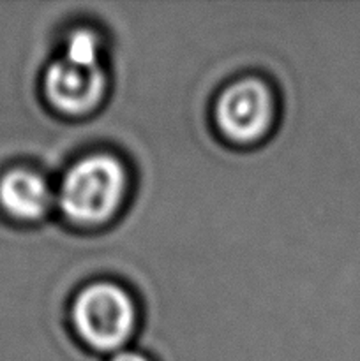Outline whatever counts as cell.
<instances>
[{
  "instance_id": "1",
  "label": "cell",
  "mask_w": 360,
  "mask_h": 361,
  "mask_svg": "<svg viewBox=\"0 0 360 361\" xmlns=\"http://www.w3.org/2000/svg\"><path fill=\"white\" fill-rule=\"evenodd\" d=\"M127 173L120 159L92 154L74 162L56 192L60 210L78 226L108 222L126 200Z\"/></svg>"
},
{
  "instance_id": "2",
  "label": "cell",
  "mask_w": 360,
  "mask_h": 361,
  "mask_svg": "<svg viewBox=\"0 0 360 361\" xmlns=\"http://www.w3.org/2000/svg\"><path fill=\"white\" fill-rule=\"evenodd\" d=\"M71 316L74 330L88 348L116 355L136 328L138 310L122 286L95 282L78 293Z\"/></svg>"
},
{
  "instance_id": "3",
  "label": "cell",
  "mask_w": 360,
  "mask_h": 361,
  "mask_svg": "<svg viewBox=\"0 0 360 361\" xmlns=\"http://www.w3.org/2000/svg\"><path fill=\"white\" fill-rule=\"evenodd\" d=\"M274 97L263 81L246 78L229 85L215 102V123L235 143H254L270 129Z\"/></svg>"
},
{
  "instance_id": "4",
  "label": "cell",
  "mask_w": 360,
  "mask_h": 361,
  "mask_svg": "<svg viewBox=\"0 0 360 361\" xmlns=\"http://www.w3.org/2000/svg\"><path fill=\"white\" fill-rule=\"evenodd\" d=\"M42 90L49 104L66 115L94 111L106 92L102 67H83L62 56L46 69Z\"/></svg>"
},
{
  "instance_id": "5",
  "label": "cell",
  "mask_w": 360,
  "mask_h": 361,
  "mask_svg": "<svg viewBox=\"0 0 360 361\" xmlns=\"http://www.w3.org/2000/svg\"><path fill=\"white\" fill-rule=\"evenodd\" d=\"M48 180L27 168H13L0 175V210L18 222H35L55 203Z\"/></svg>"
},
{
  "instance_id": "6",
  "label": "cell",
  "mask_w": 360,
  "mask_h": 361,
  "mask_svg": "<svg viewBox=\"0 0 360 361\" xmlns=\"http://www.w3.org/2000/svg\"><path fill=\"white\" fill-rule=\"evenodd\" d=\"M101 39L94 30L88 28H78L71 32L66 42V51L64 59L76 66L83 67H101L99 59H101Z\"/></svg>"
},
{
  "instance_id": "7",
  "label": "cell",
  "mask_w": 360,
  "mask_h": 361,
  "mask_svg": "<svg viewBox=\"0 0 360 361\" xmlns=\"http://www.w3.org/2000/svg\"><path fill=\"white\" fill-rule=\"evenodd\" d=\"M109 361H152L148 356L141 355V353L136 351H120L116 355H113Z\"/></svg>"
}]
</instances>
